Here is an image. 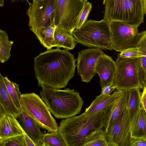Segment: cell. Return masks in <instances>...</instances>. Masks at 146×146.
<instances>
[{"label": "cell", "instance_id": "cell-1", "mask_svg": "<svg viewBox=\"0 0 146 146\" xmlns=\"http://www.w3.org/2000/svg\"><path fill=\"white\" fill-rule=\"evenodd\" d=\"M34 61L35 77L39 87L64 88L74 76L76 60L66 49L48 50L35 57Z\"/></svg>", "mask_w": 146, "mask_h": 146}, {"label": "cell", "instance_id": "cell-2", "mask_svg": "<svg viewBox=\"0 0 146 146\" xmlns=\"http://www.w3.org/2000/svg\"><path fill=\"white\" fill-rule=\"evenodd\" d=\"M41 87L40 95L56 118L66 119L80 113L84 101L75 90L55 89L44 85Z\"/></svg>", "mask_w": 146, "mask_h": 146}, {"label": "cell", "instance_id": "cell-3", "mask_svg": "<svg viewBox=\"0 0 146 146\" xmlns=\"http://www.w3.org/2000/svg\"><path fill=\"white\" fill-rule=\"evenodd\" d=\"M104 110L87 117L82 113L61 120L58 130L66 146H82L86 137L92 132L103 127Z\"/></svg>", "mask_w": 146, "mask_h": 146}, {"label": "cell", "instance_id": "cell-4", "mask_svg": "<svg viewBox=\"0 0 146 146\" xmlns=\"http://www.w3.org/2000/svg\"><path fill=\"white\" fill-rule=\"evenodd\" d=\"M72 35L77 43L84 46L111 50L110 23L104 19L87 20L80 28L74 31Z\"/></svg>", "mask_w": 146, "mask_h": 146}, {"label": "cell", "instance_id": "cell-5", "mask_svg": "<svg viewBox=\"0 0 146 146\" xmlns=\"http://www.w3.org/2000/svg\"><path fill=\"white\" fill-rule=\"evenodd\" d=\"M104 19L120 21L138 27L144 22L142 0H106Z\"/></svg>", "mask_w": 146, "mask_h": 146}, {"label": "cell", "instance_id": "cell-6", "mask_svg": "<svg viewBox=\"0 0 146 146\" xmlns=\"http://www.w3.org/2000/svg\"><path fill=\"white\" fill-rule=\"evenodd\" d=\"M20 102L24 111L40 128L50 132L58 131L59 126L39 96L35 93L21 94Z\"/></svg>", "mask_w": 146, "mask_h": 146}, {"label": "cell", "instance_id": "cell-7", "mask_svg": "<svg viewBox=\"0 0 146 146\" xmlns=\"http://www.w3.org/2000/svg\"><path fill=\"white\" fill-rule=\"evenodd\" d=\"M111 32V50L121 52L131 47H139L146 36V31L139 33L138 27L120 21L110 23Z\"/></svg>", "mask_w": 146, "mask_h": 146}, {"label": "cell", "instance_id": "cell-8", "mask_svg": "<svg viewBox=\"0 0 146 146\" xmlns=\"http://www.w3.org/2000/svg\"><path fill=\"white\" fill-rule=\"evenodd\" d=\"M85 3L81 0H56L54 15L56 27L72 35Z\"/></svg>", "mask_w": 146, "mask_h": 146}, {"label": "cell", "instance_id": "cell-9", "mask_svg": "<svg viewBox=\"0 0 146 146\" xmlns=\"http://www.w3.org/2000/svg\"><path fill=\"white\" fill-rule=\"evenodd\" d=\"M137 58H123L118 56L115 62L116 69L113 84L116 90H129L144 86L139 81L137 69Z\"/></svg>", "mask_w": 146, "mask_h": 146}, {"label": "cell", "instance_id": "cell-10", "mask_svg": "<svg viewBox=\"0 0 146 146\" xmlns=\"http://www.w3.org/2000/svg\"><path fill=\"white\" fill-rule=\"evenodd\" d=\"M56 0H33L29 2L26 13L29 21L30 29L34 33L41 29L49 26L54 20Z\"/></svg>", "mask_w": 146, "mask_h": 146}, {"label": "cell", "instance_id": "cell-11", "mask_svg": "<svg viewBox=\"0 0 146 146\" xmlns=\"http://www.w3.org/2000/svg\"><path fill=\"white\" fill-rule=\"evenodd\" d=\"M104 133L109 146H130V121L127 105Z\"/></svg>", "mask_w": 146, "mask_h": 146}, {"label": "cell", "instance_id": "cell-12", "mask_svg": "<svg viewBox=\"0 0 146 146\" xmlns=\"http://www.w3.org/2000/svg\"><path fill=\"white\" fill-rule=\"evenodd\" d=\"M104 53L102 50L98 48H88L78 52L76 66L82 81L88 83L91 81L96 73L97 63Z\"/></svg>", "mask_w": 146, "mask_h": 146}, {"label": "cell", "instance_id": "cell-13", "mask_svg": "<svg viewBox=\"0 0 146 146\" xmlns=\"http://www.w3.org/2000/svg\"><path fill=\"white\" fill-rule=\"evenodd\" d=\"M115 62L112 58L104 54L100 58L96 64L95 71L99 75L101 88L110 84H113L116 70Z\"/></svg>", "mask_w": 146, "mask_h": 146}, {"label": "cell", "instance_id": "cell-14", "mask_svg": "<svg viewBox=\"0 0 146 146\" xmlns=\"http://www.w3.org/2000/svg\"><path fill=\"white\" fill-rule=\"evenodd\" d=\"M123 91L117 90L109 95L101 94L96 97L82 114L85 117H89L98 112L105 111L119 98Z\"/></svg>", "mask_w": 146, "mask_h": 146}, {"label": "cell", "instance_id": "cell-15", "mask_svg": "<svg viewBox=\"0 0 146 146\" xmlns=\"http://www.w3.org/2000/svg\"><path fill=\"white\" fill-rule=\"evenodd\" d=\"M128 90H123L119 98L104 111L102 125L107 130L110 125L118 117L126 106L128 101Z\"/></svg>", "mask_w": 146, "mask_h": 146}, {"label": "cell", "instance_id": "cell-16", "mask_svg": "<svg viewBox=\"0 0 146 146\" xmlns=\"http://www.w3.org/2000/svg\"><path fill=\"white\" fill-rule=\"evenodd\" d=\"M24 131L17 118L5 115L0 119V137L1 139L23 135Z\"/></svg>", "mask_w": 146, "mask_h": 146}, {"label": "cell", "instance_id": "cell-17", "mask_svg": "<svg viewBox=\"0 0 146 146\" xmlns=\"http://www.w3.org/2000/svg\"><path fill=\"white\" fill-rule=\"evenodd\" d=\"M18 118H19L20 124L27 135L35 142L41 143L43 133L41 131L40 127L21 107V113Z\"/></svg>", "mask_w": 146, "mask_h": 146}, {"label": "cell", "instance_id": "cell-18", "mask_svg": "<svg viewBox=\"0 0 146 146\" xmlns=\"http://www.w3.org/2000/svg\"><path fill=\"white\" fill-rule=\"evenodd\" d=\"M0 72V104L5 115L17 118L21 113L13 101Z\"/></svg>", "mask_w": 146, "mask_h": 146}, {"label": "cell", "instance_id": "cell-19", "mask_svg": "<svg viewBox=\"0 0 146 146\" xmlns=\"http://www.w3.org/2000/svg\"><path fill=\"white\" fill-rule=\"evenodd\" d=\"M129 95L127 106L130 121V129L141 107L140 96L141 92L139 88L128 90Z\"/></svg>", "mask_w": 146, "mask_h": 146}, {"label": "cell", "instance_id": "cell-20", "mask_svg": "<svg viewBox=\"0 0 146 146\" xmlns=\"http://www.w3.org/2000/svg\"><path fill=\"white\" fill-rule=\"evenodd\" d=\"M54 37L57 48H63L68 50H72L77 43L72 35L58 27L55 29Z\"/></svg>", "mask_w": 146, "mask_h": 146}, {"label": "cell", "instance_id": "cell-21", "mask_svg": "<svg viewBox=\"0 0 146 146\" xmlns=\"http://www.w3.org/2000/svg\"><path fill=\"white\" fill-rule=\"evenodd\" d=\"M56 27L54 20L49 26L41 29L34 33L40 43L47 50L56 47L54 37Z\"/></svg>", "mask_w": 146, "mask_h": 146}, {"label": "cell", "instance_id": "cell-22", "mask_svg": "<svg viewBox=\"0 0 146 146\" xmlns=\"http://www.w3.org/2000/svg\"><path fill=\"white\" fill-rule=\"evenodd\" d=\"M146 112L141 106L131 127V137L146 138Z\"/></svg>", "mask_w": 146, "mask_h": 146}, {"label": "cell", "instance_id": "cell-23", "mask_svg": "<svg viewBox=\"0 0 146 146\" xmlns=\"http://www.w3.org/2000/svg\"><path fill=\"white\" fill-rule=\"evenodd\" d=\"M141 54L137 58V69L139 81L144 87L146 86V36L140 42L139 46Z\"/></svg>", "mask_w": 146, "mask_h": 146}, {"label": "cell", "instance_id": "cell-24", "mask_svg": "<svg viewBox=\"0 0 146 146\" xmlns=\"http://www.w3.org/2000/svg\"><path fill=\"white\" fill-rule=\"evenodd\" d=\"M13 43V41L9 40L6 32L0 29V60L1 63H4L9 59Z\"/></svg>", "mask_w": 146, "mask_h": 146}, {"label": "cell", "instance_id": "cell-25", "mask_svg": "<svg viewBox=\"0 0 146 146\" xmlns=\"http://www.w3.org/2000/svg\"><path fill=\"white\" fill-rule=\"evenodd\" d=\"M82 146H109L104 132L101 129L89 134L85 139Z\"/></svg>", "mask_w": 146, "mask_h": 146}, {"label": "cell", "instance_id": "cell-26", "mask_svg": "<svg viewBox=\"0 0 146 146\" xmlns=\"http://www.w3.org/2000/svg\"><path fill=\"white\" fill-rule=\"evenodd\" d=\"M3 78L14 103L19 109L21 110L20 98L21 94L19 91V85L10 80L7 76H3Z\"/></svg>", "mask_w": 146, "mask_h": 146}, {"label": "cell", "instance_id": "cell-27", "mask_svg": "<svg viewBox=\"0 0 146 146\" xmlns=\"http://www.w3.org/2000/svg\"><path fill=\"white\" fill-rule=\"evenodd\" d=\"M40 142L41 146H66L58 131L43 134Z\"/></svg>", "mask_w": 146, "mask_h": 146}, {"label": "cell", "instance_id": "cell-28", "mask_svg": "<svg viewBox=\"0 0 146 146\" xmlns=\"http://www.w3.org/2000/svg\"><path fill=\"white\" fill-rule=\"evenodd\" d=\"M1 143L2 146H25L23 135L1 139Z\"/></svg>", "mask_w": 146, "mask_h": 146}, {"label": "cell", "instance_id": "cell-29", "mask_svg": "<svg viewBox=\"0 0 146 146\" xmlns=\"http://www.w3.org/2000/svg\"><path fill=\"white\" fill-rule=\"evenodd\" d=\"M118 56L123 58H138L141 54L139 47H131L120 52Z\"/></svg>", "mask_w": 146, "mask_h": 146}, {"label": "cell", "instance_id": "cell-30", "mask_svg": "<svg viewBox=\"0 0 146 146\" xmlns=\"http://www.w3.org/2000/svg\"><path fill=\"white\" fill-rule=\"evenodd\" d=\"M92 8V5L90 2H87L84 4L79 17L76 29L80 28L86 21Z\"/></svg>", "mask_w": 146, "mask_h": 146}, {"label": "cell", "instance_id": "cell-31", "mask_svg": "<svg viewBox=\"0 0 146 146\" xmlns=\"http://www.w3.org/2000/svg\"><path fill=\"white\" fill-rule=\"evenodd\" d=\"M146 138L131 137L130 146H146Z\"/></svg>", "mask_w": 146, "mask_h": 146}, {"label": "cell", "instance_id": "cell-32", "mask_svg": "<svg viewBox=\"0 0 146 146\" xmlns=\"http://www.w3.org/2000/svg\"><path fill=\"white\" fill-rule=\"evenodd\" d=\"M116 89V87L113 84H110L102 88L101 94L105 95H109Z\"/></svg>", "mask_w": 146, "mask_h": 146}, {"label": "cell", "instance_id": "cell-33", "mask_svg": "<svg viewBox=\"0 0 146 146\" xmlns=\"http://www.w3.org/2000/svg\"><path fill=\"white\" fill-rule=\"evenodd\" d=\"M23 136L25 143V146H41V143H38L33 141L24 131Z\"/></svg>", "mask_w": 146, "mask_h": 146}, {"label": "cell", "instance_id": "cell-34", "mask_svg": "<svg viewBox=\"0 0 146 146\" xmlns=\"http://www.w3.org/2000/svg\"><path fill=\"white\" fill-rule=\"evenodd\" d=\"M140 101L141 106L146 112V88L144 87L143 91L141 93L140 96Z\"/></svg>", "mask_w": 146, "mask_h": 146}, {"label": "cell", "instance_id": "cell-35", "mask_svg": "<svg viewBox=\"0 0 146 146\" xmlns=\"http://www.w3.org/2000/svg\"><path fill=\"white\" fill-rule=\"evenodd\" d=\"M5 115L4 112L0 104V119Z\"/></svg>", "mask_w": 146, "mask_h": 146}, {"label": "cell", "instance_id": "cell-36", "mask_svg": "<svg viewBox=\"0 0 146 146\" xmlns=\"http://www.w3.org/2000/svg\"><path fill=\"white\" fill-rule=\"evenodd\" d=\"M142 1L144 13L145 14L146 13V0H142Z\"/></svg>", "mask_w": 146, "mask_h": 146}, {"label": "cell", "instance_id": "cell-37", "mask_svg": "<svg viewBox=\"0 0 146 146\" xmlns=\"http://www.w3.org/2000/svg\"><path fill=\"white\" fill-rule=\"evenodd\" d=\"M4 5V0H0V7H3Z\"/></svg>", "mask_w": 146, "mask_h": 146}, {"label": "cell", "instance_id": "cell-38", "mask_svg": "<svg viewBox=\"0 0 146 146\" xmlns=\"http://www.w3.org/2000/svg\"><path fill=\"white\" fill-rule=\"evenodd\" d=\"M82 1H83L84 3H86L87 1V0H82Z\"/></svg>", "mask_w": 146, "mask_h": 146}, {"label": "cell", "instance_id": "cell-39", "mask_svg": "<svg viewBox=\"0 0 146 146\" xmlns=\"http://www.w3.org/2000/svg\"><path fill=\"white\" fill-rule=\"evenodd\" d=\"M1 139L0 137V146H2L1 143Z\"/></svg>", "mask_w": 146, "mask_h": 146}, {"label": "cell", "instance_id": "cell-40", "mask_svg": "<svg viewBox=\"0 0 146 146\" xmlns=\"http://www.w3.org/2000/svg\"><path fill=\"white\" fill-rule=\"evenodd\" d=\"M106 1V0H104V1H103V4H104L105 2Z\"/></svg>", "mask_w": 146, "mask_h": 146}, {"label": "cell", "instance_id": "cell-41", "mask_svg": "<svg viewBox=\"0 0 146 146\" xmlns=\"http://www.w3.org/2000/svg\"><path fill=\"white\" fill-rule=\"evenodd\" d=\"M1 63V60H0V63Z\"/></svg>", "mask_w": 146, "mask_h": 146}, {"label": "cell", "instance_id": "cell-42", "mask_svg": "<svg viewBox=\"0 0 146 146\" xmlns=\"http://www.w3.org/2000/svg\"></svg>", "mask_w": 146, "mask_h": 146}, {"label": "cell", "instance_id": "cell-43", "mask_svg": "<svg viewBox=\"0 0 146 146\" xmlns=\"http://www.w3.org/2000/svg\"><path fill=\"white\" fill-rule=\"evenodd\" d=\"M82 1V0H81Z\"/></svg>", "mask_w": 146, "mask_h": 146}]
</instances>
